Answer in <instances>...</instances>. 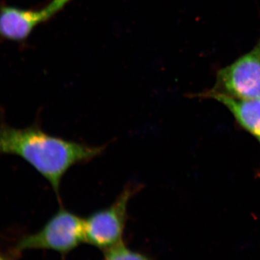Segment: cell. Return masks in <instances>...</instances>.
Returning <instances> with one entry per match:
<instances>
[{"mask_svg": "<svg viewBox=\"0 0 260 260\" xmlns=\"http://www.w3.org/2000/svg\"><path fill=\"white\" fill-rule=\"evenodd\" d=\"M104 146L90 145L46 133L39 121L23 129L0 122V155H14L28 162L46 180L60 202L61 181L74 166L102 155Z\"/></svg>", "mask_w": 260, "mask_h": 260, "instance_id": "6da1fadb", "label": "cell"}, {"mask_svg": "<svg viewBox=\"0 0 260 260\" xmlns=\"http://www.w3.org/2000/svg\"><path fill=\"white\" fill-rule=\"evenodd\" d=\"M83 242L84 219L61 206L40 230L22 237L14 250L19 253L28 249H47L65 256Z\"/></svg>", "mask_w": 260, "mask_h": 260, "instance_id": "7a4b0ae2", "label": "cell"}, {"mask_svg": "<svg viewBox=\"0 0 260 260\" xmlns=\"http://www.w3.org/2000/svg\"><path fill=\"white\" fill-rule=\"evenodd\" d=\"M140 186L133 184L126 186L112 205L84 219L85 242L105 251L123 244L128 204Z\"/></svg>", "mask_w": 260, "mask_h": 260, "instance_id": "3957f363", "label": "cell"}, {"mask_svg": "<svg viewBox=\"0 0 260 260\" xmlns=\"http://www.w3.org/2000/svg\"><path fill=\"white\" fill-rule=\"evenodd\" d=\"M207 90L239 100L260 99V36L250 51L217 71Z\"/></svg>", "mask_w": 260, "mask_h": 260, "instance_id": "277c9868", "label": "cell"}, {"mask_svg": "<svg viewBox=\"0 0 260 260\" xmlns=\"http://www.w3.org/2000/svg\"><path fill=\"white\" fill-rule=\"evenodd\" d=\"M73 0H52L38 10H23L8 5L0 6V37L13 42H23L40 24L55 16Z\"/></svg>", "mask_w": 260, "mask_h": 260, "instance_id": "5b68a950", "label": "cell"}, {"mask_svg": "<svg viewBox=\"0 0 260 260\" xmlns=\"http://www.w3.org/2000/svg\"><path fill=\"white\" fill-rule=\"evenodd\" d=\"M192 96L213 99L220 103L232 113L238 125L252 135L260 145V99L239 100L207 90L194 94ZM257 175L260 178V169Z\"/></svg>", "mask_w": 260, "mask_h": 260, "instance_id": "8992f818", "label": "cell"}, {"mask_svg": "<svg viewBox=\"0 0 260 260\" xmlns=\"http://www.w3.org/2000/svg\"><path fill=\"white\" fill-rule=\"evenodd\" d=\"M104 260H152L140 251L133 250L124 245V243L120 245L112 248L105 251Z\"/></svg>", "mask_w": 260, "mask_h": 260, "instance_id": "52a82bcc", "label": "cell"}, {"mask_svg": "<svg viewBox=\"0 0 260 260\" xmlns=\"http://www.w3.org/2000/svg\"><path fill=\"white\" fill-rule=\"evenodd\" d=\"M0 260H13V256L6 255V254L0 253Z\"/></svg>", "mask_w": 260, "mask_h": 260, "instance_id": "ba28073f", "label": "cell"}]
</instances>
